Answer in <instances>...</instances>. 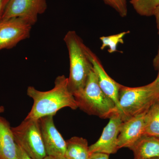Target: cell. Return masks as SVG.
<instances>
[{"label":"cell","instance_id":"cell-1","mask_svg":"<svg viewBox=\"0 0 159 159\" xmlns=\"http://www.w3.org/2000/svg\"><path fill=\"white\" fill-rule=\"evenodd\" d=\"M27 95L33 99V104L25 119H39L47 116H54L64 107L78 108L74 95L69 89L68 79L65 75L56 77L54 86L48 91H40L33 86L27 89Z\"/></svg>","mask_w":159,"mask_h":159},{"label":"cell","instance_id":"cell-2","mask_svg":"<svg viewBox=\"0 0 159 159\" xmlns=\"http://www.w3.org/2000/svg\"><path fill=\"white\" fill-rule=\"evenodd\" d=\"M63 40L70 59L68 87L74 94L85 86L93 66L87 54V46L76 31H68Z\"/></svg>","mask_w":159,"mask_h":159},{"label":"cell","instance_id":"cell-3","mask_svg":"<svg viewBox=\"0 0 159 159\" xmlns=\"http://www.w3.org/2000/svg\"><path fill=\"white\" fill-rule=\"evenodd\" d=\"M73 95L78 108L89 115L106 119L119 114L115 102L99 87L93 70L89 74L84 88Z\"/></svg>","mask_w":159,"mask_h":159},{"label":"cell","instance_id":"cell-4","mask_svg":"<svg viewBox=\"0 0 159 159\" xmlns=\"http://www.w3.org/2000/svg\"><path fill=\"white\" fill-rule=\"evenodd\" d=\"M159 99V85L155 80L138 87L121 84L119 95V113L122 121L145 113Z\"/></svg>","mask_w":159,"mask_h":159},{"label":"cell","instance_id":"cell-5","mask_svg":"<svg viewBox=\"0 0 159 159\" xmlns=\"http://www.w3.org/2000/svg\"><path fill=\"white\" fill-rule=\"evenodd\" d=\"M11 130L16 144L31 158L44 159L47 156L39 119H25Z\"/></svg>","mask_w":159,"mask_h":159},{"label":"cell","instance_id":"cell-6","mask_svg":"<svg viewBox=\"0 0 159 159\" xmlns=\"http://www.w3.org/2000/svg\"><path fill=\"white\" fill-rule=\"evenodd\" d=\"M32 25L22 18L0 20V51L11 49L29 38Z\"/></svg>","mask_w":159,"mask_h":159},{"label":"cell","instance_id":"cell-7","mask_svg":"<svg viewBox=\"0 0 159 159\" xmlns=\"http://www.w3.org/2000/svg\"><path fill=\"white\" fill-rule=\"evenodd\" d=\"M47 8V0H9L1 20L21 17L33 26Z\"/></svg>","mask_w":159,"mask_h":159},{"label":"cell","instance_id":"cell-8","mask_svg":"<svg viewBox=\"0 0 159 159\" xmlns=\"http://www.w3.org/2000/svg\"><path fill=\"white\" fill-rule=\"evenodd\" d=\"M54 116L39 119L41 132L47 156L61 157L65 155L66 143L54 125Z\"/></svg>","mask_w":159,"mask_h":159},{"label":"cell","instance_id":"cell-9","mask_svg":"<svg viewBox=\"0 0 159 159\" xmlns=\"http://www.w3.org/2000/svg\"><path fill=\"white\" fill-rule=\"evenodd\" d=\"M109 119L99 140L89 146L91 153L100 152L110 155L116 153L119 150L118 136L123 121L119 114L114 115Z\"/></svg>","mask_w":159,"mask_h":159},{"label":"cell","instance_id":"cell-10","mask_svg":"<svg viewBox=\"0 0 159 159\" xmlns=\"http://www.w3.org/2000/svg\"><path fill=\"white\" fill-rule=\"evenodd\" d=\"M86 52L93 66V70L97 75L99 87L104 93L116 104L119 111V95L120 85L106 72L100 60L88 47Z\"/></svg>","mask_w":159,"mask_h":159},{"label":"cell","instance_id":"cell-11","mask_svg":"<svg viewBox=\"0 0 159 159\" xmlns=\"http://www.w3.org/2000/svg\"><path fill=\"white\" fill-rule=\"evenodd\" d=\"M145 113L131 117L122 122L118 139L119 149L122 148L129 149L141 137L145 135Z\"/></svg>","mask_w":159,"mask_h":159},{"label":"cell","instance_id":"cell-12","mask_svg":"<svg viewBox=\"0 0 159 159\" xmlns=\"http://www.w3.org/2000/svg\"><path fill=\"white\" fill-rule=\"evenodd\" d=\"M0 159H18L17 145L9 121L0 116Z\"/></svg>","mask_w":159,"mask_h":159},{"label":"cell","instance_id":"cell-13","mask_svg":"<svg viewBox=\"0 0 159 159\" xmlns=\"http://www.w3.org/2000/svg\"><path fill=\"white\" fill-rule=\"evenodd\" d=\"M129 149L134 159H152L159 158V138L143 135Z\"/></svg>","mask_w":159,"mask_h":159},{"label":"cell","instance_id":"cell-14","mask_svg":"<svg viewBox=\"0 0 159 159\" xmlns=\"http://www.w3.org/2000/svg\"><path fill=\"white\" fill-rule=\"evenodd\" d=\"M65 157L67 159H89V152L87 140L81 137H74L66 141Z\"/></svg>","mask_w":159,"mask_h":159},{"label":"cell","instance_id":"cell-15","mask_svg":"<svg viewBox=\"0 0 159 159\" xmlns=\"http://www.w3.org/2000/svg\"><path fill=\"white\" fill-rule=\"evenodd\" d=\"M145 135L159 138V102H156L145 113Z\"/></svg>","mask_w":159,"mask_h":159},{"label":"cell","instance_id":"cell-16","mask_svg":"<svg viewBox=\"0 0 159 159\" xmlns=\"http://www.w3.org/2000/svg\"><path fill=\"white\" fill-rule=\"evenodd\" d=\"M130 3L140 15L151 16L159 6V0H130Z\"/></svg>","mask_w":159,"mask_h":159},{"label":"cell","instance_id":"cell-17","mask_svg":"<svg viewBox=\"0 0 159 159\" xmlns=\"http://www.w3.org/2000/svg\"><path fill=\"white\" fill-rule=\"evenodd\" d=\"M129 33V31H124L119 34L99 38V39L102 43L100 49L103 50L105 48H108V52L110 54L117 52L118 44L124 43L123 38L126 34Z\"/></svg>","mask_w":159,"mask_h":159},{"label":"cell","instance_id":"cell-18","mask_svg":"<svg viewBox=\"0 0 159 159\" xmlns=\"http://www.w3.org/2000/svg\"><path fill=\"white\" fill-rule=\"evenodd\" d=\"M118 12L120 16L125 17L128 13L127 0H102Z\"/></svg>","mask_w":159,"mask_h":159},{"label":"cell","instance_id":"cell-19","mask_svg":"<svg viewBox=\"0 0 159 159\" xmlns=\"http://www.w3.org/2000/svg\"><path fill=\"white\" fill-rule=\"evenodd\" d=\"M89 159H109V155L100 152H95L91 153Z\"/></svg>","mask_w":159,"mask_h":159},{"label":"cell","instance_id":"cell-20","mask_svg":"<svg viewBox=\"0 0 159 159\" xmlns=\"http://www.w3.org/2000/svg\"><path fill=\"white\" fill-rule=\"evenodd\" d=\"M17 145V152H18V159H32L26 153L22 148Z\"/></svg>","mask_w":159,"mask_h":159},{"label":"cell","instance_id":"cell-21","mask_svg":"<svg viewBox=\"0 0 159 159\" xmlns=\"http://www.w3.org/2000/svg\"><path fill=\"white\" fill-rule=\"evenodd\" d=\"M9 0H0V20L2 19L4 11Z\"/></svg>","mask_w":159,"mask_h":159},{"label":"cell","instance_id":"cell-22","mask_svg":"<svg viewBox=\"0 0 159 159\" xmlns=\"http://www.w3.org/2000/svg\"><path fill=\"white\" fill-rule=\"evenodd\" d=\"M154 16H155L156 18V22L157 29L158 30V34L159 35V6L157 8L156 10L154 12Z\"/></svg>","mask_w":159,"mask_h":159},{"label":"cell","instance_id":"cell-23","mask_svg":"<svg viewBox=\"0 0 159 159\" xmlns=\"http://www.w3.org/2000/svg\"><path fill=\"white\" fill-rule=\"evenodd\" d=\"M153 65L155 69L157 70H159V51H158L157 54L154 57L153 60Z\"/></svg>","mask_w":159,"mask_h":159},{"label":"cell","instance_id":"cell-24","mask_svg":"<svg viewBox=\"0 0 159 159\" xmlns=\"http://www.w3.org/2000/svg\"><path fill=\"white\" fill-rule=\"evenodd\" d=\"M5 107L3 106H0V114L2 113L5 111Z\"/></svg>","mask_w":159,"mask_h":159},{"label":"cell","instance_id":"cell-25","mask_svg":"<svg viewBox=\"0 0 159 159\" xmlns=\"http://www.w3.org/2000/svg\"><path fill=\"white\" fill-rule=\"evenodd\" d=\"M159 72H158V74L157 76V77L156 78V79L155 80H156V81L157 82V83L159 85Z\"/></svg>","mask_w":159,"mask_h":159},{"label":"cell","instance_id":"cell-26","mask_svg":"<svg viewBox=\"0 0 159 159\" xmlns=\"http://www.w3.org/2000/svg\"><path fill=\"white\" fill-rule=\"evenodd\" d=\"M44 159H54V157L49 156H47Z\"/></svg>","mask_w":159,"mask_h":159},{"label":"cell","instance_id":"cell-27","mask_svg":"<svg viewBox=\"0 0 159 159\" xmlns=\"http://www.w3.org/2000/svg\"><path fill=\"white\" fill-rule=\"evenodd\" d=\"M54 159H67L65 157H54Z\"/></svg>","mask_w":159,"mask_h":159},{"label":"cell","instance_id":"cell-28","mask_svg":"<svg viewBox=\"0 0 159 159\" xmlns=\"http://www.w3.org/2000/svg\"><path fill=\"white\" fill-rule=\"evenodd\" d=\"M159 159V158H154V159Z\"/></svg>","mask_w":159,"mask_h":159},{"label":"cell","instance_id":"cell-29","mask_svg":"<svg viewBox=\"0 0 159 159\" xmlns=\"http://www.w3.org/2000/svg\"></svg>","mask_w":159,"mask_h":159}]
</instances>
